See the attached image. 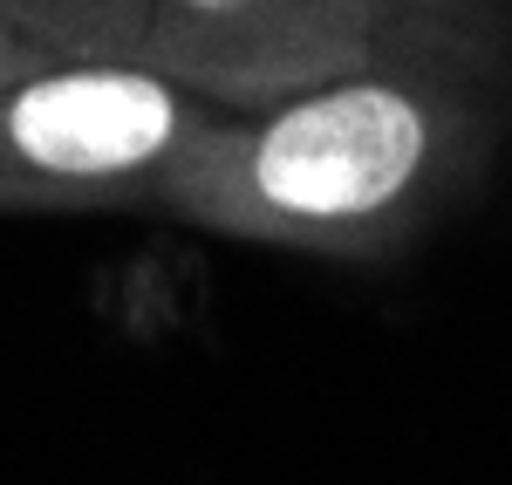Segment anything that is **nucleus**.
<instances>
[{"instance_id": "obj_5", "label": "nucleus", "mask_w": 512, "mask_h": 485, "mask_svg": "<svg viewBox=\"0 0 512 485\" xmlns=\"http://www.w3.org/2000/svg\"><path fill=\"white\" fill-rule=\"evenodd\" d=\"M48 62H62L48 41H35V35H21L7 14H0V89H14V82H28V76H41Z\"/></svg>"}, {"instance_id": "obj_1", "label": "nucleus", "mask_w": 512, "mask_h": 485, "mask_svg": "<svg viewBox=\"0 0 512 485\" xmlns=\"http://www.w3.org/2000/svg\"><path fill=\"white\" fill-rule=\"evenodd\" d=\"M499 82L383 69L233 110L185 164L164 219L321 260H390L478 185Z\"/></svg>"}, {"instance_id": "obj_2", "label": "nucleus", "mask_w": 512, "mask_h": 485, "mask_svg": "<svg viewBox=\"0 0 512 485\" xmlns=\"http://www.w3.org/2000/svg\"><path fill=\"white\" fill-rule=\"evenodd\" d=\"M103 62L164 69L226 110L383 69L506 82L512 0H123Z\"/></svg>"}, {"instance_id": "obj_4", "label": "nucleus", "mask_w": 512, "mask_h": 485, "mask_svg": "<svg viewBox=\"0 0 512 485\" xmlns=\"http://www.w3.org/2000/svg\"><path fill=\"white\" fill-rule=\"evenodd\" d=\"M123 0H0V14L21 28V35L48 41L55 55H96L110 48V28H117Z\"/></svg>"}, {"instance_id": "obj_3", "label": "nucleus", "mask_w": 512, "mask_h": 485, "mask_svg": "<svg viewBox=\"0 0 512 485\" xmlns=\"http://www.w3.org/2000/svg\"><path fill=\"white\" fill-rule=\"evenodd\" d=\"M226 117L164 69L62 55L0 89V212H164Z\"/></svg>"}]
</instances>
